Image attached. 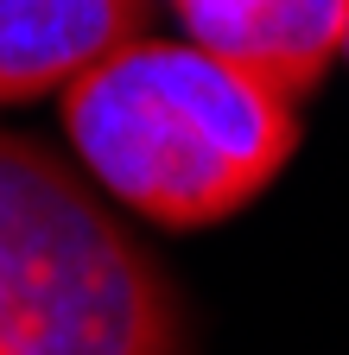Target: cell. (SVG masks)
<instances>
[{
  "mask_svg": "<svg viewBox=\"0 0 349 355\" xmlns=\"http://www.w3.org/2000/svg\"><path fill=\"white\" fill-rule=\"evenodd\" d=\"M343 58H349V19H343Z\"/></svg>",
  "mask_w": 349,
  "mask_h": 355,
  "instance_id": "cell-5",
  "label": "cell"
},
{
  "mask_svg": "<svg viewBox=\"0 0 349 355\" xmlns=\"http://www.w3.org/2000/svg\"><path fill=\"white\" fill-rule=\"evenodd\" d=\"M140 32H153V0H0V108L64 96Z\"/></svg>",
  "mask_w": 349,
  "mask_h": 355,
  "instance_id": "cell-4",
  "label": "cell"
},
{
  "mask_svg": "<svg viewBox=\"0 0 349 355\" xmlns=\"http://www.w3.org/2000/svg\"><path fill=\"white\" fill-rule=\"evenodd\" d=\"M64 140L90 184L146 229H223L280 184L305 114L273 83L191 38L140 32L58 96Z\"/></svg>",
  "mask_w": 349,
  "mask_h": 355,
  "instance_id": "cell-1",
  "label": "cell"
},
{
  "mask_svg": "<svg viewBox=\"0 0 349 355\" xmlns=\"http://www.w3.org/2000/svg\"><path fill=\"white\" fill-rule=\"evenodd\" d=\"M185 38L273 83L280 96L312 102L343 58L349 0H165Z\"/></svg>",
  "mask_w": 349,
  "mask_h": 355,
  "instance_id": "cell-3",
  "label": "cell"
},
{
  "mask_svg": "<svg viewBox=\"0 0 349 355\" xmlns=\"http://www.w3.org/2000/svg\"><path fill=\"white\" fill-rule=\"evenodd\" d=\"M0 355H197L159 254L26 133H0Z\"/></svg>",
  "mask_w": 349,
  "mask_h": 355,
  "instance_id": "cell-2",
  "label": "cell"
}]
</instances>
